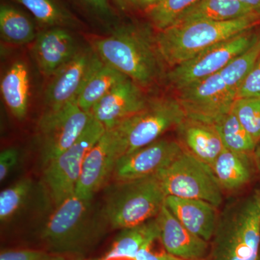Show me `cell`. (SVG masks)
I'll return each mask as SVG.
<instances>
[{"label":"cell","mask_w":260,"mask_h":260,"mask_svg":"<svg viewBox=\"0 0 260 260\" xmlns=\"http://www.w3.org/2000/svg\"><path fill=\"white\" fill-rule=\"evenodd\" d=\"M260 252V186L219 212L207 260H256Z\"/></svg>","instance_id":"cell-1"},{"label":"cell","mask_w":260,"mask_h":260,"mask_svg":"<svg viewBox=\"0 0 260 260\" xmlns=\"http://www.w3.org/2000/svg\"><path fill=\"white\" fill-rule=\"evenodd\" d=\"M92 49L106 64L140 87H148L161 73L164 64L150 35L141 28L124 26L107 37L96 38Z\"/></svg>","instance_id":"cell-2"},{"label":"cell","mask_w":260,"mask_h":260,"mask_svg":"<svg viewBox=\"0 0 260 260\" xmlns=\"http://www.w3.org/2000/svg\"><path fill=\"white\" fill-rule=\"evenodd\" d=\"M260 24L251 15L227 21H196L159 30L154 42L160 59L170 69L218 43Z\"/></svg>","instance_id":"cell-3"},{"label":"cell","mask_w":260,"mask_h":260,"mask_svg":"<svg viewBox=\"0 0 260 260\" xmlns=\"http://www.w3.org/2000/svg\"><path fill=\"white\" fill-rule=\"evenodd\" d=\"M256 59L252 51H244L218 73L178 90L177 98L186 116L208 121L229 112L237 99L238 89Z\"/></svg>","instance_id":"cell-4"},{"label":"cell","mask_w":260,"mask_h":260,"mask_svg":"<svg viewBox=\"0 0 260 260\" xmlns=\"http://www.w3.org/2000/svg\"><path fill=\"white\" fill-rule=\"evenodd\" d=\"M102 233L91 200L81 199L74 194L55 207L44 224L41 239L51 253L78 254L95 245Z\"/></svg>","instance_id":"cell-5"},{"label":"cell","mask_w":260,"mask_h":260,"mask_svg":"<svg viewBox=\"0 0 260 260\" xmlns=\"http://www.w3.org/2000/svg\"><path fill=\"white\" fill-rule=\"evenodd\" d=\"M167 194L156 175L118 181L109 191L103 216L114 229H124L155 218Z\"/></svg>","instance_id":"cell-6"},{"label":"cell","mask_w":260,"mask_h":260,"mask_svg":"<svg viewBox=\"0 0 260 260\" xmlns=\"http://www.w3.org/2000/svg\"><path fill=\"white\" fill-rule=\"evenodd\" d=\"M156 176L167 196L205 200L218 208L223 205L224 192L210 166L184 149Z\"/></svg>","instance_id":"cell-7"},{"label":"cell","mask_w":260,"mask_h":260,"mask_svg":"<svg viewBox=\"0 0 260 260\" xmlns=\"http://www.w3.org/2000/svg\"><path fill=\"white\" fill-rule=\"evenodd\" d=\"M186 117L185 110L177 98L149 102L141 112L115 126L120 135L123 155L156 141L168 130L179 126Z\"/></svg>","instance_id":"cell-8"},{"label":"cell","mask_w":260,"mask_h":260,"mask_svg":"<svg viewBox=\"0 0 260 260\" xmlns=\"http://www.w3.org/2000/svg\"><path fill=\"white\" fill-rule=\"evenodd\" d=\"M105 131L103 124L92 116L74 144L44 168V186L54 206L75 194L85 156Z\"/></svg>","instance_id":"cell-9"},{"label":"cell","mask_w":260,"mask_h":260,"mask_svg":"<svg viewBox=\"0 0 260 260\" xmlns=\"http://www.w3.org/2000/svg\"><path fill=\"white\" fill-rule=\"evenodd\" d=\"M258 26L212 46L192 59L169 70L168 82L178 91L218 73L256 42L260 35Z\"/></svg>","instance_id":"cell-10"},{"label":"cell","mask_w":260,"mask_h":260,"mask_svg":"<svg viewBox=\"0 0 260 260\" xmlns=\"http://www.w3.org/2000/svg\"><path fill=\"white\" fill-rule=\"evenodd\" d=\"M91 119V114L82 110L76 100L44 113L37 124L43 167L74 144Z\"/></svg>","instance_id":"cell-11"},{"label":"cell","mask_w":260,"mask_h":260,"mask_svg":"<svg viewBox=\"0 0 260 260\" xmlns=\"http://www.w3.org/2000/svg\"><path fill=\"white\" fill-rule=\"evenodd\" d=\"M122 155V143L117 128L106 129L85 156L75 194L81 199H93L114 174L116 162Z\"/></svg>","instance_id":"cell-12"},{"label":"cell","mask_w":260,"mask_h":260,"mask_svg":"<svg viewBox=\"0 0 260 260\" xmlns=\"http://www.w3.org/2000/svg\"><path fill=\"white\" fill-rule=\"evenodd\" d=\"M178 140L158 139L151 144L121 156L116 162V181H128L156 175L182 152Z\"/></svg>","instance_id":"cell-13"},{"label":"cell","mask_w":260,"mask_h":260,"mask_svg":"<svg viewBox=\"0 0 260 260\" xmlns=\"http://www.w3.org/2000/svg\"><path fill=\"white\" fill-rule=\"evenodd\" d=\"M92 49H79L75 55L51 76L45 93L49 110L60 109L77 99L96 58Z\"/></svg>","instance_id":"cell-14"},{"label":"cell","mask_w":260,"mask_h":260,"mask_svg":"<svg viewBox=\"0 0 260 260\" xmlns=\"http://www.w3.org/2000/svg\"><path fill=\"white\" fill-rule=\"evenodd\" d=\"M148 103L140 85L129 78L109 90L90 113L106 129H110L141 112Z\"/></svg>","instance_id":"cell-15"},{"label":"cell","mask_w":260,"mask_h":260,"mask_svg":"<svg viewBox=\"0 0 260 260\" xmlns=\"http://www.w3.org/2000/svg\"><path fill=\"white\" fill-rule=\"evenodd\" d=\"M156 219L159 241L168 253L184 260L208 259L210 242L184 227L166 204Z\"/></svg>","instance_id":"cell-16"},{"label":"cell","mask_w":260,"mask_h":260,"mask_svg":"<svg viewBox=\"0 0 260 260\" xmlns=\"http://www.w3.org/2000/svg\"><path fill=\"white\" fill-rule=\"evenodd\" d=\"M78 50L74 37L68 29L52 27L37 34L32 54L42 74L51 77Z\"/></svg>","instance_id":"cell-17"},{"label":"cell","mask_w":260,"mask_h":260,"mask_svg":"<svg viewBox=\"0 0 260 260\" xmlns=\"http://www.w3.org/2000/svg\"><path fill=\"white\" fill-rule=\"evenodd\" d=\"M165 204L188 230L210 242L213 238L218 208L205 200L167 196Z\"/></svg>","instance_id":"cell-18"},{"label":"cell","mask_w":260,"mask_h":260,"mask_svg":"<svg viewBox=\"0 0 260 260\" xmlns=\"http://www.w3.org/2000/svg\"><path fill=\"white\" fill-rule=\"evenodd\" d=\"M175 129L183 149L209 166L224 149L218 133L209 123L186 116Z\"/></svg>","instance_id":"cell-19"},{"label":"cell","mask_w":260,"mask_h":260,"mask_svg":"<svg viewBox=\"0 0 260 260\" xmlns=\"http://www.w3.org/2000/svg\"><path fill=\"white\" fill-rule=\"evenodd\" d=\"M210 167L224 194H235L244 189L250 184L256 172L253 155L225 148Z\"/></svg>","instance_id":"cell-20"},{"label":"cell","mask_w":260,"mask_h":260,"mask_svg":"<svg viewBox=\"0 0 260 260\" xmlns=\"http://www.w3.org/2000/svg\"><path fill=\"white\" fill-rule=\"evenodd\" d=\"M129 79L127 76L97 55L93 67L80 90L76 102L84 112H90L94 106L117 84Z\"/></svg>","instance_id":"cell-21"},{"label":"cell","mask_w":260,"mask_h":260,"mask_svg":"<svg viewBox=\"0 0 260 260\" xmlns=\"http://www.w3.org/2000/svg\"><path fill=\"white\" fill-rule=\"evenodd\" d=\"M251 15L256 14L237 0H199L172 25L196 21H227Z\"/></svg>","instance_id":"cell-22"},{"label":"cell","mask_w":260,"mask_h":260,"mask_svg":"<svg viewBox=\"0 0 260 260\" xmlns=\"http://www.w3.org/2000/svg\"><path fill=\"white\" fill-rule=\"evenodd\" d=\"M29 89L27 65L22 61H15L2 78L1 92L7 107L18 120L25 119L28 112Z\"/></svg>","instance_id":"cell-23"},{"label":"cell","mask_w":260,"mask_h":260,"mask_svg":"<svg viewBox=\"0 0 260 260\" xmlns=\"http://www.w3.org/2000/svg\"><path fill=\"white\" fill-rule=\"evenodd\" d=\"M159 239L156 217L144 223L121 229L104 259L126 258L135 259L138 251Z\"/></svg>","instance_id":"cell-24"},{"label":"cell","mask_w":260,"mask_h":260,"mask_svg":"<svg viewBox=\"0 0 260 260\" xmlns=\"http://www.w3.org/2000/svg\"><path fill=\"white\" fill-rule=\"evenodd\" d=\"M205 122L215 128L224 148L237 153L253 155L257 143L243 127L232 109Z\"/></svg>","instance_id":"cell-25"},{"label":"cell","mask_w":260,"mask_h":260,"mask_svg":"<svg viewBox=\"0 0 260 260\" xmlns=\"http://www.w3.org/2000/svg\"><path fill=\"white\" fill-rule=\"evenodd\" d=\"M0 32L5 42L23 45L35 41V25L23 12L9 4L0 7Z\"/></svg>","instance_id":"cell-26"},{"label":"cell","mask_w":260,"mask_h":260,"mask_svg":"<svg viewBox=\"0 0 260 260\" xmlns=\"http://www.w3.org/2000/svg\"><path fill=\"white\" fill-rule=\"evenodd\" d=\"M23 5L41 25L48 28H73L78 25L74 15L58 0H11Z\"/></svg>","instance_id":"cell-27"},{"label":"cell","mask_w":260,"mask_h":260,"mask_svg":"<svg viewBox=\"0 0 260 260\" xmlns=\"http://www.w3.org/2000/svg\"><path fill=\"white\" fill-rule=\"evenodd\" d=\"M32 181L23 178L0 193V221L5 223L18 213L31 193Z\"/></svg>","instance_id":"cell-28"},{"label":"cell","mask_w":260,"mask_h":260,"mask_svg":"<svg viewBox=\"0 0 260 260\" xmlns=\"http://www.w3.org/2000/svg\"><path fill=\"white\" fill-rule=\"evenodd\" d=\"M199 0H162L146 12L149 20L158 31L169 28L185 10Z\"/></svg>","instance_id":"cell-29"},{"label":"cell","mask_w":260,"mask_h":260,"mask_svg":"<svg viewBox=\"0 0 260 260\" xmlns=\"http://www.w3.org/2000/svg\"><path fill=\"white\" fill-rule=\"evenodd\" d=\"M232 112L256 143L260 141V97L239 98L233 104Z\"/></svg>","instance_id":"cell-30"},{"label":"cell","mask_w":260,"mask_h":260,"mask_svg":"<svg viewBox=\"0 0 260 260\" xmlns=\"http://www.w3.org/2000/svg\"><path fill=\"white\" fill-rule=\"evenodd\" d=\"M64 255L35 249H9L1 251L0 260H61Z\"/></svg>","instance_id":"cell-31"},{"label":"cell","mask_w":260,"mask_h":260,"mask_svg":"<svg viewBox=\"0 0 260 260\" xmlns=\"http://www.w3.org/2000/svg\"><path fill=\"white\" fill-rule=\"evenodd\" d=\"M260 97V56L238 89L237 99Z\"/></svg>","instance_id":"cell-32"},{"label":"cell","mask_w":260,"mask_h":260,"mask_svg":"<svg viewBox=\"0 0 260 260\" xmlns=\"http://www.w3.org/2000/svg\"><path fill=\"white\" fill-rule=\"evenodd\" d=\"M19 158V150L14 147L2 150L0 153V181H5L13 172L18 165Z\"/></svg>","instance_id":"cell-33"},{"label":"cell","mask_w":260,"mask_h":260,"mask_svg":"<svg viewBox=\"0 0 260 260\" xmlns=\"http://www.w3.org/2000/svg\"><path fill=\"white\" fill-rule=\"evenodd\" d=\"M89 10L99 16L109 18L112 15L110 0H78Z\"/></svg>","instance_id":"cell-34"},{"label":"cell","mask_w":260,"mask_h":260,"mask_svg":"<svg viewBox=\"0 0 260 260\" xmlns=\"http://www.w3.org/2000/svg\"><path fill=\"white\" fill-rule=\"evenodd\" d=\"M151 244L142 248L135 256V260H184L169 254L166 250L161 252L153 251Z\"/></svg>","instance_id":"cell-35"},{"label":"cell","mask_w":260,"mask_h":260,"mask_svg":"<svg viewBox=\"0 0 260 260\" xmlns=\"http://www.w3.org/2000/svg\"><path fill=\"white\" fill-rule=\"evenodd\" d=\"M161 1L162 0H130L129 7L147 12Z\"/></svg>","instance_id":"cell-36"},{"label":"cell","mask_w":260,"mask_h":260,"mask_svg":"<svg viewBox=\"0 0 260 260\" xmlns=\"http://www.w3.org/2000/svg\"><path fill=\"white\" fill-rule=\"evenodd\" d=\"M260 16V0H237Z\"/></svg>","instance_id":"cell-37"},{"label":"cell","mask_w":260,"mask_h":260,"mask_svg":"<svg viewBox=\"0 0 260 260\" xmlns=\"http://www.w3.org/2000/svg\"><path fill=\"white\" fill-rule=\"evenodd\" d=\"M253 159H254L256 173L260 176V141L256 145L255 150L253 154Z\"/></svg>","instance_id":"cell-38"},{"label":"cell","mask_w":260,"mask_h":260,"mask_svg":"<svg viewBox=\"0 0 260 260\" xmlns=\"http://www.w3.org/2000/svg\"><path fill=\"white\" fill-rule=\"evenodd\" d=\"M114 1L121 9H125L129 7L130 0H114Z\"/></svg>","instance_id":"cell-39"},{"label":"cell","mask_w":260,"mask_h":260,"mask_svg":"<svg viewBox=\"0 0 260 260\" xmlns=\"http://www.w3.org/2000/svg\"><path fill=\"white\" fill-rule=\"evenodd\" d=\"M61 260H87V259H83V258H82V257L70 258V259H69V258L65 257V256H63L62 259H61Z\"/></svg>","instance_id":"cell-40"},{"label":"cell","mask_w":260,"mask_h":260,"mask_svg":"<svg viewBox=\"0 0 260 260\" xmlns=\"http://www.w3.org/2000/svg\"><path fill=\"white\" fill-rule=\"evenodd\" d=\"M256 260H260V252H259V256H258L257 259H256Z\"/></svg>","instance_id":"cell-41"}]
</instances>
